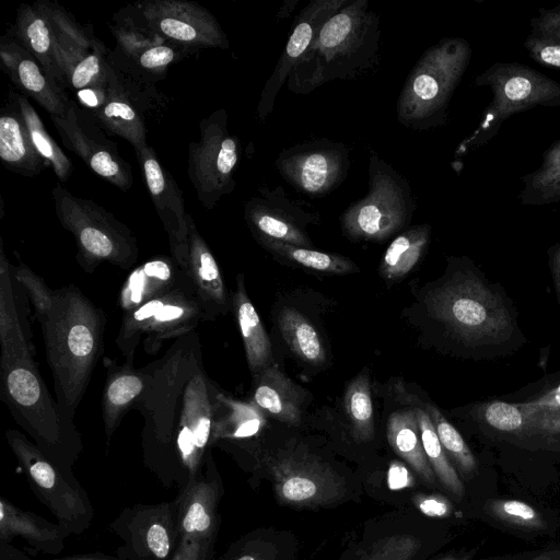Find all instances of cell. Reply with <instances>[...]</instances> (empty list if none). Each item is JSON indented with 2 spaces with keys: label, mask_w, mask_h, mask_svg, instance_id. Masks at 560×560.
Here are the masks:
<instances>
[{
  "label": "cell",
  "mask_w": 560,
  "mask_h": 560,
  "mask_svg": "<svg viewBox=\"0 0 560 560\" xmlns=\"http://www.w3.org/2000/svg\"><path fill=\"white\" fill-rule=\"evenodd\" d=\"M380 16L368 0H350L322 27L302 59L292 69L290 91L307 94L332 80H354L378 62Z\"/></svg>",
  "instance_id": "obj_3"
},
{
  "label": "cell",
  "mask_w": 560,
  "mask_h": 560,
  "mask_svg": "<svg viewBox=\"0 0 560 560\" xmlns=\"http://www.w3.org/2000/svg\"><path fill=\"white\" fill-rule=\"evenodd\" d=\"M180 289L195 290L187 272L172 256H154L128 275L119 291L118 306L125 314L149 300Z\"/></svg>",
  "instance_id": "obj_26"
},
{
  "label": "cell",
  "mask_w": 560,
  "mask_h": 560,
  "mask_svg": "<svg viewBox=\"0 0 560 560\" xmlns=\"http://www.w3.org/2000/svg\"><path fill=\"white\" fill-rule=\"evenodd\" d=\"M59 223L72 234L77 260L86 273L102 262L131 268L139 255L132 231L113 213L91 199L78 197L61 183L51 191Z\"/></svg>",
  "instance_id": "obj_7"
},
{
  "label": "cell",
  "mask_w": 560,
  "mask_h": 560,
  "mask_svg": "<svg viewBox=\"0 0 560 560\" xmlns=\"http://www.w3.org/2000/svg\"><path fill=\"white\" fill-rule=\"evenodd\" d=\"M11 34L9 37L28 51L45 71L62 86V78L55 52V27L47 1L20 4Z\"/></svg>",
  "instance_id": "obj_27"
},
{
  "label": "cell",
  "mask_w": 560,
  "mask_h": 560,
  "mask_svg": "<svg viewBox=\"0 0 560 560\" xmlns=\"http://www.w3.org/2000/svg\"><path fill=\"white\" fill-rule=\"evenodd\" d=\"M523 189L518 200L523 206H545L560 202V139L542 154L540 166L521 177Z\"/></svg>",
  "instance_id": "obj_37"
},
{
  "label": "cell",
  "mask_w": 560,
  "mask_h": 560,
  "mask_svg": "<svg viewBox=\"0 0 560 560\" xmlns=\"http://www.w3.org/2000/svg\"><path fill=\"white\" fill-rule=\"evenodd\" d=\"M413 409L419 424L424 454L435 476L454 495L463 497L464 486L438 438L428 412L424 408L420 407H415Z\"/></svg>",
  "instance_id": "obj_43"
},
{
  "label": "cell",
  "mask_w": 560,
  "mask_h": 560,
  "mask_svg": "<svg viewBox=\"0 0 560 560\" xmlns=\"http://www.w3.org/2000/svg\"><path fill=\"white\" fill-rule=\"evenodd\" d=\"M418 509L432 517H444L451 513L450 502L440 495H423L416 499Z\"/></svg>",
  "instance_id": "obj_53"
},
{
  "label": "cell",
  "mask_w": 560,
  "mask_h": 560,
  "mask_svg": "<svg viewBox=\"0 0 560 560\" xmlns=\"http://www.w3.org/2000/svg\"><path fill=\"white\" fill-rule=\"evenodd\" d=\"M1 65L12 83L33 98L49 116H65L71 97L42 65L11 37L0 42Z\"/></svg>",
  "instance_id": "obj_24"
},
{
  "label": "cell",
  "mask_w": 560,
  "mask_h": 560,
  "mask_svg": "<svg viewBox=\"0 0 560 560\" xmlns=\"http://www.w3.org/2000/svg\"><path fill=\"white\" fill-rule=\"evenodd\" d=\"M420 549V540L410 535H394L376 541L354 560H411Z\"/></svg>",
  "instance_id": "obj_47"
},
{
  "label": "cell",
  "mask_w": 560,
  "mask_h": 560,
  "mask_svg": "<svg viewBox=\"0 0 560 560\" xmlns=\"http://www.w3.org/2000/svg\"><path fill=\"white\" fill-rule=\"evenodd\" d=\"M0 398L44 455L73 477L82 440L73 420L51 398L33 355L0 363Z\"/></svg>",
  "instance_id": "obj_4"
},
{
  "label": "cell",
  "mask_w": 560,
  "mask_h": 560,
  "mask_svg": "<svg viewBox=\"0 0 560 560\" xmlns=\"http://www.w3.org/2000/svg\"><path fill=\"white\" fill-rule=\"evenodd\" d=\"M49 117L62 144L91 171L122 191L131 188L133 176L129 163L90 112L71 98L65 116Z\"/></svg>",
  "instance_id": "obj_16"
},
{
  "label": "cell",
  "mask_w": 560,
  "mask_h": 560,
  "mask_svg": "<svg viewBox=\"0 0 560 560\" xmlns=\"http://www.w3.org/2000/svg\"><path fill=\"white\" fill-rule=\"evenodd\" d=\"M71 533L58 523L14 505L0 498V540L11 542L21 537L36 551L58 555L65 549V539Z\"/></svg>",
  "instance_id": "obj_29"
},
{
  "label": "cell",
  "mask_w": 560,
  "mask_h": 560,
  "mask_svg": "<svg viewBox=\"0 0 560 560\" xmlns=\"http://www.w3.org/2000/svg\"><path fill=\"white\" fill-rule=\"evenodd\" d=\"M15 97L35 149L52 168L59 182H67L73 172L72 161L48 133L28 97L22 93H15Z\"/></svg>",
  "instance_id": "obj_40"
},
{
  "label": "cell",
  "mask_w": 560,
  "mask_h": 560,
  "mask_svg": "<svg viewBox=\"0 0 560 560\" xmlns=\"http://www.w3.org/2000/svg\"><path fill=\"white\" fill-rule=\"evenodd\" d=\"M343 407L353 438L368 442L374 436V416L371 385L366 373H360L348 385Z\"/></svg>",
  "instance_id": "obj_42"
},
{
  "label": "cell",
  "mask_w": 560,
  "mask_h": 560,
  "mask_svg": "<svg viewBox=\"0 0 560 560\" xmlns=\"http://www.w3.org/2000/svg\"><path fill=\"white\" fill-rule=\"evenodd\" d=\"M489 511L497 518L516 526L536 528L542 526L538 512L529 504L518 500H495Z\"/></svg>",
  "instance_id": "obj_48"
},
{
  "label": "cell",
  "mask_w": 560,
  "mask_h": 560,
  "mask_svg": "<svg viewBox=\"0 0 560 560\" xmlns=\"http://www.w3.org/2000/svg\"><path fill=\"white\" fill-rule=\"evenodd\" d=\"M0 363L32 357L14 294L11 264L0 242Z\"/></svg>",
  "instance_id": "obj_34"
},
{
  "label": "cell",
  "mask_w": 560,
  "mask_h": 560,
  "mask_svg": "<svg viewBox=\"0 0 560 560\" xmlns=\"http://www.w3.org/2000/svg\"><path fill=\"white\" fill-rule=\"evenodd\" d=\"M149 368L140 370L130 364L107 363V374L102 397V415L107 443L119 427L122 417L142 397L149 383Z\"/></svg>",
  "instance_id": "obj_30"
},
{
  "label": "cell",
  "mask_w": 560,
  "mask_h": 560,
  "mask_svg": "<svg viewBox=\"0 0 560 560\" xmlns=\"http://www.w3.org/2000/svg\"><path fill=\"white\" fill-rule=\"evenodd\" d=\"M549 266L560 305V242L548 249Z\"/></svg>",
  "instance_id": "obj_55"
},
{
  "label": "cell",
  "mask_w": 560,
  "mask_h": 560,
  "mask_svg": "<svg viewBox=\"0 0 560 560\" xmlns=\"http://www.w3.org/2000/svg\"><path fill=\"white\" fill-rule=\"evenodd\" d=\"M471 55L470 44L462 37H444L429 47L409 72L399 93L398 121L413 130L445 124L450 101Z\"/></svg>",
  "instance_id": "obj_6"
},
{
  "label": "cell",
  "mask_w": 560,
  "mask_h": 560,
  "mask_svg": "<svg viewBox=\"0 0 560 560\" xmlns=\"http://www.w3.org/2000/svg\"><path fill=\"white\" fill-rule=\"evenodd\" d=\"M47 3L55 27V52L62 86L77 96L81 107L94 113L106 100L109 51L91 26L79 24L58 3Z\"/></svg>",
  "instance_id": "obj_9"
},
{
  "label": "cell",
  "mask_w": 560,
  "mask_h": 560,
  "mask_svg": "<svg viewBox=\"0 0 560 560\" xmlns=\"http://www.w3.org/2000/svg\"><path fill=\"white\" fill-rule=\"evenodd\" d=\"M48 560H122L117 556H108L103 553L73 555Z\"/></svg>",
  "instance_id": "obj_57"
},
{
  "label": "cell",
  "mask_w": 560,
  "mask_h": 560,
  "mask_svg": "<svg viewBox=\"0 0 560 560\" xmlns=\"http://www.w3.org/2000/svg\"><path fill=\"white\" fill-rule=\"evenodd\" d=\"M5 439L24 469L33 492L57 523L71 534L85 532L93 520L94 509L75 477L63 472L20 431L7 430Z\"/></svg>",
  "instance_id": "obj_10"
},
{
  "label": "cell",
  "mask_w": 560,
  "mask_h": 560,
  "mask_svg": "<svg viewBox=\"0 0 560 560\" xmlns=\"http://www.w3.org/2000/svg\"><path fill=\"white\" fill-rule=\"evenodd\" d=\"M203 313L194 289H180L149 300L122 315L116 346L132 365L142 341L144 351L156 353L165 340L194 332Z\"/></svg>",
  "instance_id": "obj_11"
},
{
  "label": "cell",
  "mask_w": 560,
  "mask_h": 560,
  "mask_svg": "<svg viewBox=\"0 0 560 560\" xmlns=\"http://www.w3.org/2000/svg\"><path fill=\"white\" fill-rule=\"evenodd\" d=\"M349 1L314 0L307 3L296 15L283 52L266 82L258 101L257 116L261 121L272 112L279 91L322 27Z\"/></svg>",
  "instance_id": "obj_23"
},
{
  "label": "cell",
  "mask_w": 560,
  "mask_h": 560,
  "mask_svg": "<svg viewBox=\"0 0 560 560\" xmlns=\"http://www.w3.org/2000/svg\"><path fill=\"white\" fill-rule=\"evenodd\" d=\"M244 219L255 238H268L311 248L306 225L317 223L319 213L310 205L291 199L282 186L260 187L244 208Z\"/></svg>",
  "instance_id": "obj_20"
},
{
  "label": "cell",
  "mask_w": 560,
  "mask_h": 560,
  "mask_svg": "<svg viewBox=\"0 0 560 560\" xmlns=\"http://www.w3.org/2000/svg\"><path fill=\"white\" fill-rule=\"evenodd\" d=\"M386 434L394 452L409 464L425 483L434 486L436 476L424 454L415 409L393 412L387 421Z\"/></svg>",
  "instance_id": "obj_35"
},
{
  "label": "cell",
  "mask_w": 560,
  "mask_h": 560,
  "mask_svg": "<svg viewBox=\"0 0 560 560\" xmlns=\"http://www.w3.org/2000/svg\"><path fill=\"white\" fill-rule=\"evenodd\" d=\"M466 270L433 289L430 314L469 348L498 349L515 339L518 327L505 296L482 277Z\"/></svg>",
  "instance_id": "obj_5"
},
{
  "label": "cell",
  "mask_w": 560,
  "mask_h": 560,
  "mask_svg": "<svg viewBox=\"0 0 560 560\" xmlns=\"http://www.w3.org/2000/svg\"><path fill=\"white\" fill-rule=\"evenodd\" d=\"M11 271L13 279L25 289L39 324L44 323L57 303L58 290H51L43 278L23 262L15 267L11 266Z\"/></svg>",
  "instance_id": "obj_46"
},
{
  "label": "cell",
  "mask_w": 560,
  "mask_h": 560,
  "mask_svg": "<svg viewBox=\"0 0 560 560\" xmlns=\"http://www.w3.org/2000/svg\"><path fill=\"white\" fill-rule=\"evenodd\" d=\"M149 28L189 54L202 48H229L214 15L187 0H145L137 9Z\"/></svg>",
  "instance_id": "obj_18"
},
{
  "label": "cell",
  "mask_w": 560,
  "mask_h": 560,
  "mask_svg": "<svg viewBox=\"0 0 560 560\" xmlns=\"http://www.w3.org/2000/svg\"><path fill=\"white\" fill-rule=\"evenodd\" d=\"M279 329L291 351L302 361L319 365L326 361V351L315 327L303 314L284 307L278 316Z\"/></svg>",
  "instance_id": "obj_39"
},
{
  "label": "cell",
  "mask_w": 560,
  "mask_h": 560,
  "mask_svg": "<svg viewBox=\"0 0 560 560\" xmlns=\"http://www.w3.org/2000/svg\"><path fill=\"white\" fill-rule=\"evenodd\" d=\"M424 410L433 423L447 457L452 458L463 474H472L477 467L476 458L460 433L434 405L427 404Z\"/></svg>",
  "instance_id": "obj_44"
},
{
  "label": "cell",
  "mask_w": 560,
  "mask_h": 560,
  "mask_svg": "<svg viewBox=\"0 0 560 560\" xmlns=\"http://www.w3.org/2000/svg\"><path fill=\"white\" fill-rule=\"evenodd\" d=\"M140 88V79L115 66L108 56L106 100L91 113L108 136L125 139L135 152L149 144L145 114L151 103Z\"/></svg>",
  "instance_id": "obj_21"
},
{
  "label": "cell",
  "mask_w": 560,
  "mask_h": 560,
  "mask_svg": "<svg viewBox=\"0 0 560 560\" xmlns=\"http://www.w3.org/2000/svg\"><path fill=\"white\" fill-rule=\"evenodd\" d=\"M187 272L203 313V320H212L226 313L231 302L220 267L200 234L194 218L188 213Z\"/></svg>",
  "instance_id": "obj_25"
},
{
  "label": "cell",
  "mask_w": 560,
  "mask_h": 560,
  "mask_svg": "<svg viewBox=\"0 0 560 560\" xmlns=\"http://www.w3.org/2000/svg\"><path fill=\"white\" fill-rule=\"evenodd\" d=\"M415 210L416 200L406 178L371 153L368 194L349 205L340 215V225L351 241L381 243L401 232Z\"/></svg>",
  "instance_id": "obj_8"
},
{
  "label": "cell",
  "mask_w": 560,
  "mask_h": 560,
  "mask_svg": "<svg viewBox=\"0 0 560 560\" xmlns=\"http://www.w3.org/2000/svg\"><path fill=\"white\" fill-rule=\"evenodd\" d=\"M446 560H453V559H446Z\"/></svg>",
  "instance_id": "obj_60"
},
{
  "label": "cell",
  "mask_w": 560,
  "mask_h": 560,
  "mask_svg": "<svg viewBox=\"0 0 560 560\" xmlns=\"http://www.w3.org/2000/svg\"><path fill=\"white\" fill-rule=\"evenodd\" d=\"M108 529L121 540L116 556L122 560H173L178 547L174 501L128 506Z\"/></svg>",
  "instance_id": "obj_15"
},
{
  "label": "cell",
  "mask_w": 560,
  "mask_h": 560,
  "mask_svg": "<svg viewBox=\"0 0 560 560\" xmlns=\"http://www.w3.org/2000/svg\"><path fill=\"white\" fill-rule=\"evenodd\" d=\"M533 560H558V558H556L551 553H547V555H541Z\"/></svg>",
  "instance_id": "obj_58"
},
{
  "label": "cell",
  "mask_w": 560,
  "mask_h": 560,
  "mask_svg": "<svg viewBox=\"0 0 560 560\" xmlns=\"http://www.w3.org/2000/svg\"><path fill=\"white\" fill-rule=\"evenodd\" d=\"M476 410L477 418L494 432L524 440L555 441L533 428L517 404L492 400L479 404Z\"/></svg>",
  "instance_id": "obj_41"
},
{
  "label": "cell",
  "mask_w": 560,
  "mask_h": 560,
  "mask_svg": "<svg viewBox=\"0 0 560 560\" xmlns=\"http://www.w3.org/2000/svg\"><path fill=\"white\" fill-rule=\"evenodd\" d=\"M189 54L184 48L171 43L164 42L156 44L138 54L128 60L137 73L133 75L140 80L152 81L161 80L165 77L168 67Z\"/></svg>",
  "instance_id": "obj_45"
},
{
  "label": "cell",
  "mask_w": 560,
  "mask_h": 560,
  "mask_svg": "<svg viewBox=\"0 0 560 560\" xmlns=\"http://www.w3.org/2000/svg\"><path fill=\"white\" fill-rule=\"evenodd\" d=\"M503 120L488 105L482 112L481 120L475 132L466 139L465 143L472 149H477L491 140L498 132Z\"/></svg>",
  "instance_id": "obj_51"
},
{
  "label": "cell",
  "mask_w": 560,
  "mask_h": 560,
  "mask_svg": "<svg viewBox=\"0 0 560 560\" xmlns=\"http://www.w3.org/2000/svg\"><path fill=\"white\" fill-rule=\"evenodd\" d=\"M148 368L149 383L135 406L144 420L143 460L165 486L183 488L213 447L221 389L206 373L195 331L176 339Z\"/></svg>",
  "instance_id": "obj_1"
},
{
  "label": "cell",
  "mask_w": 560,
  "mask_h": 560,
  "mask_svg": "<svg viewBox=\"0 0 560 560\" xmlns=\"http://www.w3.org/2000/svg\"><path fill=\"white\" fill-rule=\"evenodd\" d=\"M136 155L150 198L167 234L171 256L187 272L188 213L185 210L183 192L151 145L137 151Z\"/></svg>",
  "instance_id": "obj_22"
},
{
  "label": "cell",
  "mask_w": 560,
  "mask_h": 560,
  "mask_svg": "<svg viewBox=\"0 0 560 560\" xmlns=\"http://www.w3.org/2000/svg\"><path fill=\"white\" fill-rule=\"evenodd\" d=\"M528 56L539 65L560 69V39L530 32L524 42Z\"/></svg>",
  "instance_id": "obj_49"
},
{
  "label": "cell",
  "mask_w": 560,
  "mask_h": 560,
  "mask_svg": "<svg viewBox=\"0 0 560 560\" xmlns=\"http://www.w3.org/2000/svg\"><path fill=\"white\" fill-rule=\"evenodd\" d=\"M222 493V481L210 453L199 474L180 488L174 500L179 537L174 558L212 560Z\"/></svg>",
  "instance_id": "obj_13"
},
{
  "label": "cell",
  "mask_w": 560,
  "mask_h": 560,
  "mask_svg": "<svg viewBox=\"0 0 560 560\" xmlns=\"http://www.w3.org/2000/svg\"><path fill=\"white\" fill-rule=\"evenodd\" d=\"M199 140L188 145V178L199 202L212 210L233 192L234 173L241 158V141L228 127V113L219 108L199 121Z\"/></svg>",
  "instance_id": "obj_12"
},
{
  "label": "cell",
  "mask_w": 560,
  "mask_h": 560,
  "mask_svg": "<svg viewBox=\"0 0 560 560\" xmlns=\"http://www.w3.org/2000/svg\"><path fill=\"white\" fill-rule=\"evenodd\" d=\"M0 560H32L11 542L0 540Z\"/></svg>",
  "instance_id": "obj_56"
},
{
  "label": "cell",
  "mask_w": 560,
  "mask_h": 560,
  "mask_svg": "<svg viewBox=\"0 0 560 560\" xmlns=\"http://www.w3.org/2000/svg\"><path fill=\"white\" fill-rule=\"evenodd\" d=\"M275 166L298 191L319 198L330 194L347 178L350 158L342 142L317 139L282 150Z\"/></svg>",
  "instance_id": "obj_17"
},
{
  "label": "cell",
  "mask_w": 560,
  "mask_h": 560,
  "mask_svg": "<svg viewBox=\"0 0 560 560\" xmlns=\"http://www.w3.org/2000/svg\"><path fill=\"white\" fill-rule=\"evenodd\" d=\"M475 85L490 89L489 106L503 121L536 106H560V83L520 62H494L476 77Z\"/></svg>",
  "instance_id": "obj_19"
},
{
  "label": "cell",
  "mask_w": 560,
  "mask_h": 560,
  "mask_svg": "<svg viewBox=\"0 0 560 560\" xmlns=\"http://www.w3.org/2000/svg\"><path fill=\"white\" fill-rule=\"evenodd\" d=\"M7 101L0 116L1 163L13 173L27 177L37 176L49 165L32 142L15 92L11 91Z\"/></svg>",
  "instance_id": "obj_28"
},
{
  "label": "cell",
  "mask_w": 560,
  "mask_h": 560,
  "mask_svg": "<svg viewBox=\"0 0 560 560\" xmlns=\"http://www.w3.org/2000/svg\"><path fill=\"white\" fill-rule=\"evenodd\" d=\"M257 242L275 257L318 272L343 275L358 270L357 265L342 255L323 253L268 238H257Z\"/></svg>",
  "instance_id": "obj_38"
},
{
  "label": "cell",
  "mask_w": 560,
  "mask_h": 560,
  "mask_svg": "<svg viewBox=\"0 0 560 560\" xmlns=\"http://www.w3.org/2000/svg\"><path fill=\"white\" fill-rule=\"evenodd\" d=\"M252 402L265 415L280 422L299 425L302 419L304 389L271 364L254 377Z\"/></svg>",
  "instance_id": "obj_31"
},
{
  "label": "cell",
  "mask_w": 560,
  "mask_h": 560,
  "mask_svg": "<svg viewBox=\"0 0 560 560\" xmlns=\"http://www.w3.org/2000/svg\"><path fill=\"white\" fill-rule=\"evenodd\" d=\"M539 16L530 19V32L560 39V3L552 9H538Z\"/></svg>",
  "instance_id": "obj_52"
},
{
  "label": "cell",
  "mask_w": 560,
  "mask_h": 560,
  "mask_svg": "<svg viewBox=\"0 0 560 560\" xmlns=\"http://www.w3.org/2000/svg\"><path fill=\"white\" fill-rule=\"evenodd\" d=\"M431 236L429 224H418L400 232L386 248L380 273L386 280L405 277L423 257Z\"/></svg>",
  "instance_id": "obj_36"
},
{
  "label": "cell",
  "mask_w": 560,
  "mask_h": 560,
  "mask_svg": "<svg viewBox=\"0 0 560 560\" xmlns=\"http://www.w3.org/2000/svg\"><path fill=\"white\" fill-rule=\"evenodd\" d=\"M520 406V405H518ZM521 407V406H520ZM530 425L544 435L556 440L560 438V408L544 407L537 409L521 407Z\"/></svg>",
  "instance_id": "obj_50"
},
{
  "label": "cell",
  "mask_w": 560,
  "mask_h": 560,
  "mask_svg": "<svg viewBox=\"0 0 560 560\" xmlns=\"http://www.w3.org/2000/svg\"><path fill=\"white\" fill-rule=\"evenodd\" d=\"M173 560H182V559H178V558H174Z\"/></svg>",
  "instance_id": "obj_59"
},
{
  "label": "cell",
  "mask_w": 560,
  "mask_h": 560,
  "mask_svg": "<svg viewBox=\"0 0 560 560\" xmlns=\"http://www.w3.org/2000/svg\"><path fill=\"white\" fill-rule=\"evenodd\" d=\"M105 324V313L73 284L58 289L57 303L40 324L56 400L71 420L103 353Z\"/></svg>",
  "instance_id": "obj_2"
},
{
  "label": "cell",
  "mask_w": 560,
  "mask_h": 560,
  "mask_svg": "<svg viewBox=\"0 0 560 560\" xmlns=\"http://www.w3.org/2000/svg\"><path fill=\"white\" fill-rule=\"evenodd\" d=\"M521 407L537 409L544 407L560 408V382L555 386L537 394L535 397L527 401L518 402Z\"/></svg>",
  "instance_id": "obj_54"
},
{
  "label": "cell",
  "mask_w": 560,
  "mask_h": 560,
  "mask_svg": "<svg viewBox=\"0 0 560 560\" xmlns=\"http://www.w3.org/2000/svg\"><path fill=\"white\" fill-rule=\"evenodd\" d=\"M265 425V413L252 401L235 399L220 390L212 446L240 445L257 436Z\"/></svg>",
  "instance_id": "obj_33"
},
{
  "label": "cell",
  "mask_w": 560,
  "mask_h": 560,
  "mask_svg": "<svg viewBox=\"0 0 560 560\" xmlns=\"http://www.w3.org/2000/svg\"><path fill=\"white\" fill-rule=\"evenodd\" d=\"M231 306L243 339L249 371L255 377L272 364V351L268 334L246 293L243 273L236 277Z\"/></svg>",
  "instance_id": "obj_32"
},
{
  "label": "cell",
  "mask_w": 560,
  "mask_h": 560,
  "mask_svg": "<svg viewBox=\"0 0 560 560\" xmlns=\"http://www.w3.org/2000/svg\"><path fill=\"white\" fill-rule=\"evenodd\" d=\"M277 498L296 508H316L343 498L342 478L318 457L300 448H287L264 458Z\"/></svg>",
  "instance_id": "obj_14"
}]
</instances>
